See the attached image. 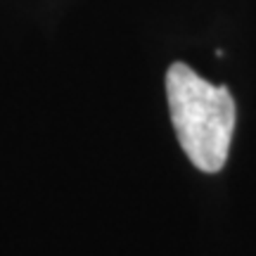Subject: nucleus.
I'll list each match as a JSON object with an SVG mask.
<instances>
[{"label":"nucleus","instance_id":"1","mask_svg":"<svg viewBox=\"0 0 256 256\" xmlns=\"http://www.w3.org/2000/svg\"><path fill=\"white\" fill-rule=\"evenodd\" d=\"M166 100L178 142L204 174H218L228 162L235 130V100L226 86H214L176 62L166 72Z\"/></svg>","mask_w":256,"mask_h":256}]
</instances>
